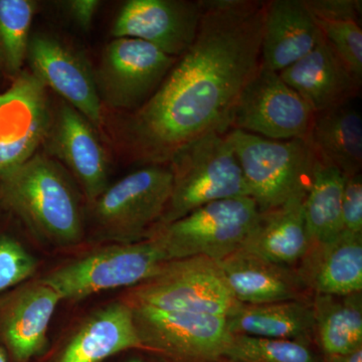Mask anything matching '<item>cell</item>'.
<instances>
[{"label": "cell", "instance_id": "1", "mask_svg": "<svg viewBox=\"0 0 362 362\" xmlns=\"http://www.w3.org/2000/svg\"><path fill=\"white\" fill-rule=\"evenodd\" d=\"M194 44L158 89L126 118L124 144L143 165L168 164L183 145L228 132L245 86L261 66L266 1L202 0Z\"/></svg>", "mask_w": 362, "mask_h": 362}, {"label": "cell", "instance_id": "2", "mask_svg": "<svg viewBox=\"0 0 362 362\" xmlns=\"http://www.w3.org/2000/svg\"><path fill=\"white\" fill-rule=\"evenodd\" d=\"M0 202L47 244L73 246L84 237V211L75 185L49 156L35 153L0 173Z\"/></svg>", "mask_w": 362, "mask_h": 362}, {"label": "cell", "instance_id": "3", "mask_svg": "<svg viewBox=\"0 0 362 362\" xmlns=\"http://www.w3.org/2000/svg\"><path fill=\"white\" fill-rule=\"evenodd\" d=\"M228 132L214 131L199 136L171 157L168 165L173 189L156 228L180 220L211 202L250 197Z\"/></svg>", "mask_w": 362, "mask_h": 362}, {"label": "cell", "instance_id": "4", "mask_svg": "<svg viewBox=\"0 0 362 362\" xmlns=\"http://www.w3.org/2000/svg\"><path fill=\"white\" fill-rule=\"evenodd\" d=\"M228 136L259 213L307 194L316 156L309 138L280 141L238 129Z\"/></svg>", "mask_w": 362, "mask_h": 362}, {"label": "cell", "instance_id": "5", "mask_svg": "<svg viewBox=\"0 0 362 362\" xmlns=\"http://www.w3.org/2000/svg\"><path fill=\"white\" fill-rule=\"evenodd\" d=\"M173 173L168 164H148L109 185L90 206L100 239L117 244L147 239L170 199Z\"/></svg>", "mask_w": 362, "mask_h": 362}, {"label": "cell", "instance_id": "6", "mask_svg": "<svg viewBox=\"0 0 362 362\" xmlns=\"http://www.w3.org/2000/svg\"><path fill=\"white\" fill-rule=\"evenodd\" d=\"M124 303L163 311L228 317L240 303L216 259L204 256L171 259L153 277L131 287Z\"/></svg>", "mask_w": 362, "mask_h": 362}, {"label": "cell", "instance_id": "7", "mask_svg": "<svg viewBox=\"0 0 362 362\" xmlns=\"http://www.w3.org/2000/svg\"><path fill=\"white\" fill-rule=\"evenodd\" d=\"M259 216L251 197L223 199L154 228L148 238L163 247L170 261L197 256L221 261L244 246Z\"/></svg>", "mask_w": 362, "mask_h": 362}, {"label": "cell", "instance_id": "8", "mask_svg": "<svg viewBox=\"0 0 362 362\" xmlns=\"http://www.w3.org/2000/svg\"><path fill=\"white\" fill-rule=\"evenodd\" d=\"M169 259L152 238L117 244L75 259L42 279L63 300L85 299L96 293L134 287L153 277Z\"/></svg>", "mask_w": 362, "mask_h": 362}, {"label": "cell", "instance_id": "9", "mask_svg": "<svg viewBox=\"0 0 362 362\" xmlns=\"http://www.w3.org/2000/svg\"><path fill=\"white\" fill-rule=\"evenodd\" d=\"M144 350L173 362H221L233 334L226 317L130 307Z\"/></svg>", "mask_w": 362, "mask_h": 362}, {"label": "cell", "instance_id": "10", "mask_svg": "<svg viewBox=\"0 0 362 362\" xmlns=\"http://www.w3.org/2000/svg\"><path fill=\"white\" fill-rule=\"evenodd\" d=\"M314 111L277 71L259 66L240 92L230 129L272 140L308 138Z\"/></svg>", "mask_w": 362, "mask_h": 362}, {"label": "cell", "instance_id": "11", "mask_svg": "<svg viewBox=\"0 0 362 362\" xmlns=\"http://www.w3.org/2000/svg\"><path fill=\"white\" fill-rule=\"evenodd\" d=\"M175 59L144 40H112L94 71L102 103L131 113L138 110L158 89Z\"/></svg>", "mask_w": 362, "mask_h": 362}, {"label": "cell", "instance_id": "12", "mask_svg": "<svg viewBox=\"0 0 362 362\" xmlns=\"http://www.w3.org/2000/svg\"><path fill=\"white\" fill-rule=\"evenodd\" d=\"M47 88L32 71H21L0 93V173L35 156L54 122Z\"/></svg>", "mask_w": 362, "mask_h": 362}, {"label": "cell", "instance_id": "13", "mask_svg": "<svg viewBox=\"0 0 362 362\" xmlns=\"http://www.w3.org/2000/svg\"><path fill=\"white\" fill-rule=\"evenodd\" d=\"M202 11V0H128L112 35L144 40L177 59L194 44Z\"/></svg>", "mask_w": 362, "mask_h": 362}, {"label": "cell", "instance_id": "14", "mask_svg": "<svg viewBox=\"0 0 362 362\" xmlns=\"http://www.w3.org/2000/svg\"><path fill=\"white\" fill-rule=\"evenodd\" d=\"M32 71L45 87L52 88L95 128L103 122L102 102L95 74L80 54L59 40L30 35L28 54Z\"/></svg>", "mask_w": 362, "mask_h": 362}, {"label": "cell", "instance_id": "15", "mask_svg": "<svg viewBox=\"0 0 362 362\" xmlns=\"http://www.w3.org/2000/svg\"><path fill=\"white\" fill-rule=\"evenodd\" d=\"M75 176L92 204L109 187V162L96 128L71 105L63 103L54 116L44 143Z\"/></svg>", "mask_w": 362, "mask_h": 362}, {"label": "cell", "instance_id": "16", "mask_svg": "<svg viewBox=\"0 0 362 362\" xmlns=\"http://www.w3.org/2000/svg\"><path fill=\"white\" fill-rule=\"evenodd\" d=\"M279 75L303 98L314 113L349 104L361 94L362 82L324 37L313 51Z\"/></svg>", "mask_w": 362, "mask_h": 362}, {"label": "cell", "instance_id": "17", "mask_svg": "<svg viewBox=\"0 0 362 362\" xmlns=\"http://www.w3.org/2000/svg\"><path fill=\"white\" fill-rule=\"evenodd\" d=\"M322 39L306 0L266 1L262 66L280 73L313 51Z\"/></svg>", "mask_w": 362, "mask_h": 362}, {"label": "cell", "instance_id": "18", "mask_svg": "<svg viewBox=\"0 0 362 362\" xmlns=\"http://www.w3.org/2000/svg\"><path fill=\"white\" fill-rule=\"evenodd\" d=\"M218 263L240 303L266 304L310 297L296 270L247 250H237Z\"/></svg>", "mask_w": 362, "mask_h": 362}, {"label": "cell", "instance_id": "19", "mask_svg": "<svg viewBox=\"0 0 362 362\" xmlns=\"http://www.w3.org/2000/svg\"><path fill=\"white\" fill-rule=\"evenodd\" d=\"M313 294L346 296L362 291V233L343 230L329 242L311 244L296 269Z\"/></svg>", "mask_w": 362, "mask_h": 362}, {"label": "cell", "instance_id": "20", "mask_svg": "<svg viewBox=\"0 0 362 362\" xmlns=\"http://www.w3.org/2000/svg\"><path fill=\"white\" fill-rule=\"evenodd\" d=\"M58 293L42 280L11 300L1 320V337L16 362L40 356L47 344V329L59 302Z\"/></svg>", "mask_w": 362, "mask_h": 362}, {"label": "cell", "instance_id": "21", "mask_svg": "<svg viewBox=\"0 0 362 362\" xmlns=\"http://www.w3.org/2000/svg\"><path fill=\"white\" fill-rule=\"evenodd\" d=\"M130 349H144L127 304L93 314L76 331L54 362H102Z\"/></svg>", "mask_w": 362, "mask_h": 362}, {"label": "cell", "instance_id": "22", "mask_svg": "<svg viewBox=\"0 0 362 362\" xmlns=\"http://www.w3.org/2000/svg\"><path fill=\"white\" fill-rule=\"evenodd\" d=\"M306 194L297 195L282 206L259 213L256 226L240 249L280 265L299 263L311 245L304 214Z\"/></svg>", "mask_w": 362, "mask_h": 362}, {"label": "cell", "instance_id": "23", "mask_svg": "<svg viewBox=\"0 0 362 362\" xmlns=\"http://www.w3.org/2000/svg\"><path fill=\"white\" fill-rule=\"evenodd\" d=\"M232 334L295 340L308 343L314 337L310 297L266 304H243L226 317Z\"/></svg>", "mask_w": 362, "mask_h": 362}, {"label": "cell", "instance_id": "24", "mask_svg": "<svg viewBox=\"0 0 362 362\" xmlns=\"http://www.w3.org/2000/svg\"><path fill=\"white\" fill-rule=\"evenodd\" d=\"M308 138L316 153L343 175L361 173L362 118L349 104L315 113Z\"/></svg>", "mask_w": 362, "mask_h": 362}, {"label": "cell", "instance_id": "25", "mask_svg": "<svg viewBox=\"0 0 362 362\" xmlns=\"http://www.w3.org/2000/svg\"><path fill=\"white\" fill-rule=\"evenodd\" d=\"M314 337L324 356L362 349V292L346 296L313 294Z\"/></svg>", "mask_w": 362, "mask_h": 362}, {"label": "cell", "instance_id": "26", "mask_svg": "<svg viewBox=\"0 0 362 362\" xmlns=\"http://www.w3.org/2000/svg\"><path fill=\"white\" fill-rule=\"evenodd\" d=\"M310 187L304 201L305 220L311 244L329 242L343 232L341 171L316 153Z\"/></svg>", "mask_w": 362, "mask_h": 362}, {"label": "cell", "instance_id": "27", "mask_svg": "<svg viewBox=\"0 0 362 362\" xmlns=\"http://www.w3.org/2000/svg\"><path fill=\"white\" fill-rule=\"evenodd\" d=\"M35 11L33 0H0V69L7 74L21 71Z\"/></svg>", "mask_w": 362, "mask_h": 362}, {"label": "cell", "instance_id": "28", "mask_svg": "<svg viewBox=\"0 0 362 362\" xmlns=\"http://www.w3.org/2000/svg\"><path fill=\"white\" fill-rule=\"evenodd\" d=\"M226 362H323L308 343L233 334Z\"/></svg>", "mask_w": 362, "mask_h": 362}, {"label": "cell", "instance_id": "29", "mask_svg": "<svg viewBox=\"0 0 362 362\" xmlns=\"http://www.w3.org/2000/svg\"><path fill=\"white\" fill-rule=\"evenodd\" d=\"M324 39L344 65L362 82V30L361 18L316 20Z\"/></svg>", "mask_w": 362, "mask_h": 362}, {"label": "cell", "instance_id": "30", "mask_svg": "<svg viewBox=\"0 0 362 362\" xmlns=\"http://www.w3.org/2000/svg\"><path fill=\"white\" fill-rule=\"evenodd\" d=\"M37 266L35 259L20 242L0 237V292L32 277Z\"/></svg>", "mask_w": 362, "mask_h": 362}, {"label": "cell", "instance_id": "31", "mask_svg": "<svg viewBox=\"0 0 362 362\" xmlns=\"http://www.w3.org/2000/svg\"><path fill=\"white\" fill-rule=\"evenodd\" d=\"M343 230L362 233V175L346 176L342 197Z\"/></svg>", "mask_w": 362, "mask_h": 362}, {"label": "cell", "instance_id": "32", "mask_svg": "<svg viewBox=\"0 0 362 362\" xmlns=\"http://www.w3.org/2000/svg\"><path fill=\"white\" fill-rule=\"evenodd\" d=\"M316 20L329 18H361V0H306Z\"/></svg>", "mask_w": 362, "mask_h": 362}, {"label": "cell", "instance_id": "33", "mask_svg": "<svg viewBox=\"0 0 362 362\" xmlns=\"http://www.w3.org/2000/svg\"><path fill=\"white\" fill-rule=\"evenodd\" d=\"M66 14L82 30H89L101 1L98 0H69L61 2Z\"/></svg>", "mask_w": 362, "mask_h": 362}, {"label": "cell", "instance_id": "34", "mask_svg": "<svg viewBox=\"0 0 362 362\" xmlns=\"http://www.w3.org/2000/svg\"><path fill=\"white\" fill-rule=\"evenodd\" d=\"M323 362H362V349L342 356H324Z\"/></svg>", "mask_w": 362, "mask_h": 362}, {"label": "cell", "instance_id": "35", "mask_svg": "<svg viewBox=\"0 0 362 362\" xmlns=\"http://www.w3.org/2000/svg\"><path fill=\"white\" fill-rule=\"evenodd\" d=\"M0 362H9L6 351L2 349H0Z\"/></svg>", "mask_w": 362, "mask_h": 362}, {"label": "cell", "instance_id": "36", "mask_svg": "<svg viewBox=\"0 0 362 362\" xmlns=\"http://www.w3.org/2000/svg\"><path fill=\"white\" fill-rule=\"evenodd\" d=\"M127 362H149L147 361H145L144 358H142V357H132V358L129 359Z\"/></svg>", "mask_w": 362, "mask_h": 362}]
</instances>
